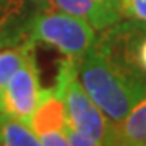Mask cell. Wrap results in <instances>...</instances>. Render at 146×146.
Masks as SVG:
<instances>
[{
  "mask_svg": "<svg viewBox=\"0 0 146 146\" xmlns=\"http://www.w3.org/2000/svg\"><path fill=\"white\" fill-rule=\"evenodd\" d=\"M145 31L136 21L115 23L80 62L84 91L112 123H120L146 94V73L135 62V44Z\"/></svg>",
  "mask_w": 146,
  "mask_h": 146,
  "instance_id": "cell-1",
  "label": "cell"
},
{
  "mask_svg": "<svg viewBox=\"0 0 146 146\" xmlns=\"http://www.w3.org/2000/svg\"><path fill=\"white\" fill-rule=\"evenodd\" d=\"M23 39L34 46H50L63 57L81 62L96 42V29L78 16L50 8L29 20L23 31Z\"/></svg>",
  "mask_w": 146,
  "mask_h": 146,
  "instance_id": "cell-2",
  "label": "cell"
},
{
  "mask_svg": "<svg viewBox=\"0 0 146 146\" xmlns=\"http://www.w3.org/2000/svg\"><path fill=\"white\" fill-rule=\"evenodd\" d=\"M42 94L34 52L16 70L0 93V112L31 125Z\"/></svg>",
  "mask_w": 146,
  "mask_h": 146,
  "instance_id": "cell-3",
  "label": "cell"
},
{
  "mask_svg": "<svg viewBox=\"0 0 146 146\" xmlns=\"http://www.w3.org/2000/svg\"><path fill=\"white\" fill-rule=\"evenodd\" d=\"M63 107H65V123L68 127L99 143L101 146L104 145L112 130V122L88 96L78 75L72 76L65 84Z\"/></svg>",
  "mask_w": 146,
  "mask_h": 146,
  "instance_id": "cell-4",
  "label": "cell"
},
{
  "mask_svg": "<svg viewBox=\"0 0 146 146\" xmlns=\"http://www.w3.org/2000/svg\"><path fill=\"white\" fill-rule=\"evenodd\" d=\"M50 8L78 16L98 31H104L122 18L120 0H50Z\"/></svg>",
  "mask_w": 146,
  "mask_h": 146,
  "instance_id": "cell-5",
  "label": "cell"
},
{
  "mask_svg": "<svg viewBox=\"0 0 146 146\" xmlns=\"http://www.w3.org/2000/svg\"><path fill=\"white\" fill-rule=\"evenodd\" d=\"M110 141L122 145H146V94L120 123H112V130L104 145Z\"/></svg>",
  "mask_w": 146,
  "mask_h": 146,
  "instance_id": "cell-6",
  "label": "cell"
},
{
  "mask_svg": "<svg viewBox=\"0 0 146 146\" xmlns=\"http://www.w3.org/2000/svg\"><path fill=\"white\" fill-rule=\"evenodd\" d=\"M23 0H0V49L23 42V31L29 23Z\"/></svg>",
  "mask_w": 146,
  "mask_h": 146,
  "instance_id": "cell-7",
  "label": "cell"
},
{
  "mask_svg": "<svg viewBox=\"0 0 146 146\" xmlns=\"http://www.w3.org/2000/svg\"><path fill=\"white\" fill-rule=\"evenodd\" d=\"M0 145L2 146H44L37 133L18 119L0 112Z\"/></svg>",
  "mask_w": 146,
  "mask_h": 146,
  "instance_id": "cell-8",
  "label": "cell"
},
{
  "mask_svg": "<svg viewBox=\"0 0 146 146\" xmlns=\"http://www.w3.org/2000/svg\"><path fill=\"white\" fill-rule=\"evenodd\" d=\"M34 47L36 46L33 42L23 41L15 46H7L0 49V93L11 78V75L34 52Z\"/></svg>",
  "mask_w": 146,
  "mask_h": 146,
  "instance_id": "cell-9",
  "label": "cell"
},
{
  "mask_svg": "<svg viewBox=\"0 0 146 146\" xmlns=\"http://www.w3.org/2000/svg\"><path fill=\"white\" fill-rule=\"evenodd\" d=\"M122 18L146 26V0H120Z\"/></svg>",
  "mask_w": 146,
  "mask_h": 146,
  "instance_id": "cell-10",
  "label": "cell"
},
{
  "mask_svg": "<svg viewBox=\"0 0 146 146\" xmlns=\"http://www.w3.org/2000/svg\"><path fill=\"white\" fill-rule=\"evenodd\" d=\"M37 136L41 138L44 146H70V141H68L67 133H65V127L42 131Z\"/></svg>",
  "mask_w": 146,
  "mask_h": 146,
  "instance_id": "cell-11",
  "label": "cell"
},
{
  "mask_svg": "<svg viewBox=\"0 0 146 146\" xmlns=\"http://www.w3.org/2000/svg\"><path fill=\"white\" fill-rule=\"evenodd\" d=\"M65 133H67V138L70 141V146H101L99 143L93 141L91 138L78 133L76 130H73L72 127H68L67 123H65Z\"/></svg>",
  "mask_w": 146,
  "mask_h": 146,
  "instance_id": "cell-12",
  "label": "cell"
},
{
  "mask_svg": "<svg viewBox=\"0 0 146 146\" xmlns=\"http://www.w3.org/2000/svg\"><path fill=\"white\" fill-rule=\"evenodd\" d=\"M135 62L146 73V31L138 37L135 44Z\"/></svg>",
  "mask_w": 146,
  "mask_h": 146,
  "instance_id": "cell-13",
  "label": "cell"
},
{
  "mask_svg": "<svg viewBox=\"0 0 146 146\" xmlns=\"http://www.w3.org/2000/svg\"><path fill=\"white\" fill-rule=\"evenodd\" d=\"M23 5L26 8L29 18H33V16H36L37 13H42V11L49 10L50 0H23Z\"/></svg>",
  "mask_w": 146,
  "mask_h": 146,
  "instance_id": "cell-14",
  "label": "cell"
},
{
  "mask_svg": "<svg viewBox=\"0 0 146 146\" xmlns=\"http://www.w3.org/2000/svg\"><path fill=\"white\" fill-rule=\"evenodd\" d=\"M104 146H146V145H122V143H114V141H110V143H106Z\"/></svg>",
  "mask_w": 146,
  "mask_h": 146,
  "instance_id": "cell-15",
  "label": "cell"
},
{
  "mask_svg": "<svg viewBox=\"0 0 146 146\" xmlns=\"http://www.w3.org/2000/svg\"><path fill=\"white\" fill-rule=\"evenodd\" d=\"M0 146H2V145H0Z\"/></svg>",
  "mask_w": 146,
  "mask_h": 146,
  "instance_id": "cell-16",
  "label": "cell"
}]
</instances>
